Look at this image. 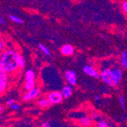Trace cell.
Here are the masks:
<instances>
[{"label": "cell", "instance_id": "1", "mask_svg": "<svg viewBox=\"0 0 127 127\" xmlns=\"http://www.w3.org/2000/svg\"><path fill=\"white\" fill-rule=\"evenodd\" d=\"M21 54L15 50H6L2 52L0 56V68L8 74H13L19 68Z\"/></svg>", "mask_w": 127, "mask_h": 127}, {"label": "cell", "instance_id": "2", "mask_svg": "<svg viewBox=\"0 0 127 127\" xmlns=\"http://www.w3.org/2000/svg\"><path fill=\"white\" fill-rule=\"evenodd\" d=\"M100 78L110 87H117L123 78V71L119 68H105L101 71Z\"/></svg>", "mask_w": 127, "mask_h": 127}, {"label": "cell", "instance_id": "3", "mask_svg": "<svg viewBox=\"0 0 127 127\" xmlns=\"http://www.w3.org/2000/svg\"><path fill=\"white\" fill-rule=\"evenodd\" d=\"M47 97L49 99V100L51 102L52 104H59V103H60L64 99L62 93L58 91H54L50 92L47 95Z\"/></svg>", "mask_w": 127, "mask_h": 127}, {"label": "cell", "instance_id": "4", "mask_svg": "<svg viewBox=\"0 0 127 127\" xmlns=\"http://www.w3.org/2000/svg\"><path fill=\"white\" fill-rule=\"evenodd\" d=\"M40 95V88L37 87H35L30 91H27V92L24 95V96H23L22 100L24 101L28 102V101H30V100H32L33 99L37 98V97H39Z\"/></svg>", "mask_w": 127, "mask_h": 127}, {"label": "cell", "instance_id": "5", "mask_svg": "<svg viewBox=\"0 0 127 127\" xmlns=\"http://www.w3.org/2000/svg\"><path fill=\"white\" fill-rule=\"evenodd\" d=\"M0 80H1L0 81V92H1V94H2L3 92L5 91L8 87V73L1 68H0Z\"/></svg>", "mask_w": 127, "mask_h": 127}, {"label": "cell", "instance_id": "6", "mask_svg": "<svg viewBox=\"0 0 127 127\" xmlns=\"http://www.w3.org/2000/svg\"><path fill=\"white\" fill-rule=\"evenodd\" d=\"M65 78L66 82L72 86H75L77 84V75L75 72L72 70H67L65 71Z\"/></svg>", "mask_w": 127, "mask_h": 127}, {"label": "cell", "instance_id": "7", "mask_svg": "<svg viewBox=\"0 0 127 127\" xmlns=\"http://www.w3.org/2000/svg\"><path fill=\"white\" fill-rule=\"evenodd\" d=\"M82 70H83V72H84L87 75H88V76L93 77V78H100V73H99L97 69H95L93 66L91 65H85V66L82 68Z\"/></svg>", "mask_w": 127, "mask_h": 127}, {"label": "cell", "instance_id": "8", "mask_svg": "<svg viewBox=\"0 0 127 127\" xmlns=\"http://www.w3.org/2000/svg\"><path fill=\"white\" fill-rule=\"evenodd\" d=\"M93 119L91 118V117H88V116H84L82 117L78 120V123L79 125H81L82 126H85V127H91L94 125V122H93Z\"/></svg>", "mask_w": 127, "mask_h": 127}, {"label": "cell", "instance_id": "9", "mask_svg": "<svg viewBox=\"0 0 127 127\" xmlns=\"http://www.w3.org/2000/svg\"><path fill=\"white\" fill-rule=\"evenodd\" d=\"M61 53L65 56H72L74 53V47L70 44H65L61 47Z\"/></svg>", "mask_w": 127, "mask_h": 127}, {"label": "cell", "instance_id": "10", "mask_svg": "<svg viewBox=\"0 0 127 127\" xmlns=\"http://www.w3.org/2000/svg\"><path fill=\"white\" fill-rule=\"evenodd\" d=\"M72 92H73V90L70 85L64 86L61 91V93L63 96V98H65V99H68L72 95Z\"/></svg>", "mask_w": 127, "mask_h": 127}, {"label": "cell", "instance_id": "11", "mask_svg": "<svg viewBox=\"0 0 127 127\" xmlns=\"http://www.w3.org/2000/svg\"><path fill=\"white\" fill-rule=\"evenodd\" d=\"M37 104L39 107L40 108H48L49 107H50L51 105H53L51 102L49 100V99L47 98H40V100H38Z\"/></svg>", "mask_w": 127, "mask_h": 127}, {"label": "cell", "instance_id": "12", "mask_svg": "<svg viewBox=\"0 0 127 127\" xmlns=\"http://www.w3.org/2000/svg\"><path fill=\"white\" fill-rule=\"evenodd\" d=\"M25 80L26 81H33L35 80V73L32 69H28L25 72Z\"/></svg>", "mask_w": 127, "mask_h": 127}, {"label": "cell", "instance_id": "13", "mask_svg": "<svg viewBox=\"0 0 127 127\" xmlns=\"http://www.w3.org/2000/svg\"><path fill=\"white\" fill-rule=\"evenodd\" d=\"M36 87V82L35 81H25V89L26 91H30L33 88H34Z\"/></svg>", "mask_w": 127, "mask_h": 127}, {"label": "cell", "instance_id": "14", "mask_svg": "<svg viewBox=\"0 0 127 127\" xmlns=\"http://www.w3.org/2000/svg\"><path fill=\"white\" fill-rule=\"evenodd\" d=\"M121 65L123 68H127V51H124L121 55Z\"/></svg>", "mask_w": 127, "mask_h": 127}, {"label": "cell", "instance_id": "15", "mask_svg": "<svg viewBox=\"0 0 127 127\" xmlns=\"http://www.w3.org/2000/svg\"><path fill=\"white\" fill-rule=\"evenodd\" d=\"M38 47H39V49L42 51V53H44L45 55H47V56H50L51 55L50 50L47 47H46L45 45H43L42 43H39L38 44Z\"/></svg>", "mask_w": 127, "mask_h": 127}, {"label": "cell", "instance_id": "16", "mask_svg": "<svg viewBox=\"0 0 127 127\" xmlns=\"http://www.w3.org/2000/svg\"><path fill=\"white\" fill-rule=\"evenodd\" d=\"M9 18H10L11 21H12L13 22L16 23V24L21 25V24H23V22H24V21H23L21 18H19L18 16H15L14 15H9Z\"/></svg>", "mask_w": 127, "mask_h": 127}, {"label": "cell", "instance_id": "17", "mask_svg": "<svg viewBox=\"0 0 127 127\" xmlns=\"http://www.w3.org/2000/svg\"><path fill=\"white\" fill-rule=\"evenodd\" d=\"M97 127H109V125L106 120H100L97 122Z\"/></svg>", "mask_w": 127, "mask_h": 127}, {"label": "cell", "instance_id": "18", "mask_svg": "<svg viewBox=\"0 0 127 127\" xmlns=\"http://www.w3.org/2000/svg\"><path fill=\"white\" fill-rule=\"evenodd\" d=\"M119 103H120V107L123 109V110H125L126 109V101H125V98H124V97L123 96H120L119 97Z\"/></svg>", "mask_w": 127, "mask_h": 127}, {"label": "cell", "instance_id": "19", "mask_svg": "<svg viewBox=\"0 0 127 127\" xmlns=\"http://www.w3.org/2000/svg\"><path fill=\"white\" fill-rule=\"evenodd\" d=\"M25 60L24 58V56L21 55L19 59V68L22 69L25 68Z\"/></svg>", "mask_w": 127, "mask_h": 127}, {"label": "cell", "instance_id": "20", "mask_svg": "<svg viewBox=\"0 0 127 127\" xmlns=\"http://www.w3.org/2000/svg\"><path fill=\"white\" fill-rule=\"evenodd\" d=\"M10 108L12 110H18L20 108V104L19 103H14L10 107Z\"/></svg>", "mask_w": 127, "mask_h": 127}, {"label": "cell", "instance_id": "21", "mask_svg": "<svg viewBox=\"0 0 127 127\" xmlns=\"http://www.w3.org/2000/svg\"><path fill=\"white\" fill-rule=\"evenodd\" d=\"M5 47H6V43L2 40L0 41V50H1V52H3L4 50H5Z\"/></svg>", "mask_w": 127, "mask_h": 127}, {"label": "cell", "instance_id": "22", "mask_svg": "<svg viewBox=\"0 0 127 127\" xmlns=\"http://www.w3.org/2000/svg\"><path fill=\"white\" fill-rule=\"evenodd\" d=\"M91 117L94 120H96L100 117V114L97 112H94V113H92V114L91 115Z\"/></svg>", "mask_w": 127, "mask_h": 127}, {"label": "cell", "instance_id": "23", "mask_svg": "<svg viewBox=\"0 0 127 127\" xmlns=\"http://www.w3.org/2000/svg\"><path fill=\"white\" fill-rule=\"evenodd\" d=\"M122 10L124 11V13L127 14V1H125L122 3Z\"/></svg>", "mask_w": 127, "mask_h": 127}, {"label": "cell", "instance_id": "24", "mask_svg": "<svg viewBox=\"0 0 127 127\" xmlns=\"http://www.w3.org/2000/svg\"><path fill=\"white\" fill-rule=\"evenodd\" d=\"M15 103V100H14V99H8V100H6V105L7 106H8V107H11V105L13 104V103Z\"/></svg>", "mask_w": 127, "mask_h": 127}, {"label": "cell", "instance_id": "25", "mask_svg": "<svg viewBox=\"0 0 127 127\" xmlns=\"http://www.w3.org/2000/svg\"><path fill=\"white\" fill-rule=\"evenodd\" d=\"M41 127H51V125L50 123V122L48 121H45L42 123L41 125Z\"/></svg>", "mask_w": 127, "mask_h": 127}, {"label": "cell", "instance_id": "26", "mask_svg": "<svg viewBox=\"0 0 127 127\" xmlns=\"http://www.w3.org/2000/svg\"><path fill=\"white\" fill-rule=\"evenodd\" d=\"M0 24H1V25H5V21L2 17L0 18Z\"/></svg>", "mask_w": 127, "mask_h": 127}, {"label": "cell", "instance_id": "27", "mask_svg": "<svg viewBox=\"0 0 127 127\" xmlns=\"http://www.w3.org/2000/svg\"><path fill=\"white\" fill-rule=\"evenodd\" d=\"M94 97H95V100H97V101H100V97L98 95H95Z\"/></svg>", "mask_w": 127, "mask_h": 127}, {"label": "cell", "instance_id": "28", "mask_svg": "<svg viewBox=\"0 0 127 127\" xmlns=\"http://www.w3.org/2000/svg\"><path fill=\"white\" fill-rule=\"evenodd\" d=\"M3 112V107H2V105H1L0 106V113H2Z\"/></svg>", "mask_w": 127, "mask_h": 127}, {"label": "cell", "instance_id": "29", "mask_svg": "<svg viewBox=\"0 0 127 127\" xmlns=\"http://www.w3.org/2000/svg\"><path fill=\"white\" fill-rule=\"evenodd\" d=\"M126 123H127V120H126Z\"/></svg>", "mask_w": 127, "mask_h": 127}]
</instances>
